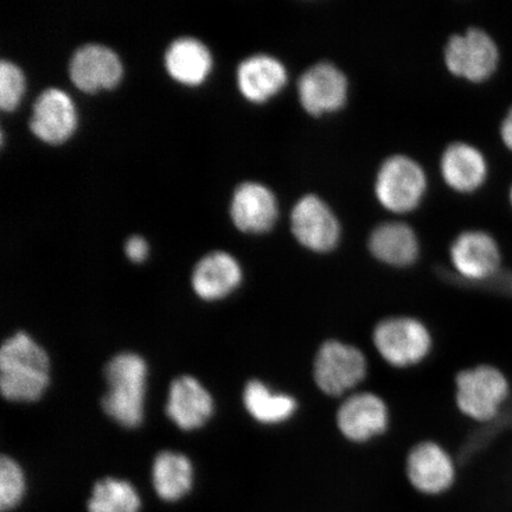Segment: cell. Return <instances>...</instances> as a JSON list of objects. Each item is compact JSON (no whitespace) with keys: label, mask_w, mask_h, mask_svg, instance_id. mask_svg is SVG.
<instances>
[{"label":"cell","mask_w":512,"mask_h":512,"mask_svg":"<svg viewBox=\"0 0 512 512\" xmlns=\"http://www.w3.org/2000/svg\"><path fill=\"white\" fill-rule=\"evenodd\" d=\"M47 351L25 332H17L0 348V390L6 400L34 402L49 386Z\"/></svg>","instance_id":"obj_1"},{"label":"cell","mask_w":512,"mask_h":512,"mask_svg":"<svg viewBox=\"0 0 512 512\" xmlns=\"http://www.w3.org/2000/svg\"><path fill=\"white\" fill-rule=\"evenodd\" d=\"M108 392L102 408L117 424L138 427L144 418L147 366L143 357L123 352L112 358L105 368Z\"/></svg>","instance_id":"obj_2"},{"label":"cell","mask_w":512,"mask_h":512,"mask_svg":"<svg viewBox=\"0 0 512 512\" xmlns=\"http://www.w3.org/2000/svg\"><path fill=\"white\" fill-rule=\"evenodd\" d=\"M511 393L508 375L494 364H478L457 375V407L466 418L479 424L497 420L508 405Z\"/></svg>","instance_id":"obj_3"},{"label":"cell","mask_w":512,"mask_h":512,"mask_svg":"<svg viewBox=\"0 0 512 512\" xmlns=\"http://www.w3.org/2000/svg\"><path fill=\"white\" fill-rule=\"evenodd\" d=\"M368 361L354 345L330 339L320 345L313 362V379L320 392L338 398L366 379Z\"/></svg>","instance_id":"obj_4"},{"label":"cell","mask_w":512,"mask_h":512,"mask_svg":"<svg viewBox=\"0 0 512 512\" xmlns=\"http://www.w3.org/2000/svg\"><path fill=\"white\" fill-rule=\"evenodd\" d=\"M373 342L389 366L409 368L426 360L433 339L427 326L412 317H390L376 325Z\"/></svg>","instance_id":"obj_5"},{"label":"cell","mask_w":512,"mask_h":512,"mask_svg":"<svg viewBox=\"0 0 512 512\" xmlns=\"http://www.w3.org/2000/svg\"><path fill=\"white\" fill-rule=\"evenodd\" d=\"M448 70L473 83L488 81L502 63V51L494 36L482 28L467 29L454 35L445 48Z\"/></svg>","instance_id":"obj_6"},{"label":"cell","mask_w":512,"mask_h":512,"mask_svg":"<svg viewBox=\"0 0 512 512\" xmlns=\"http://www.w3.org/2000/svg\"><path fill=\"white\" fill-rule=\"evenodd\" d=\"M427 189L424 169L407 156L384 160L375 182V194L381 206L396 214H405L419 206Z\"/></svg>","instance_id":"obj_7"},{"label":"cell","mask_w":512,"mask_h":512,"mask_svg":"<svg viewBox=\"0 0 512 512\" xmlns=\"http://www.w3.org/2000/svg\"><path fill=\"white\" fill-rule=\"evenodd\" d=\"M452 265L469 283L482 284L502 271L503 249L485 230H466L458 235L450 249Z\"/></svg>","instance_id":"obj_8"},{"label":"cell","mask_w":512,"mask_h":512,"mask_svg":"<svg viewBox=\"0 0 512 512\" xmlns=\"http://www.w3.org/2000/svg\"><path fill=\"white\" fill-rule=\"evenodd\" d=\"M290 221L294 238L311 252L329 253L341 240V223L328 203L316 195L300 198Z\"/></svg>","instance_id":"obj_9"},{"label":"cell","mask_w":512,"mask_h":512,"mask_svg":"<svg viewBox=\"0 0 512 512\" xmlns=\"http://www.w3.org/2000/svg\"><path fill=\"white\" fill-rule=\"evenodd\" d=\"M70 81L81 92L95 94L111 91L124 78V64L114 50L89 43L75 50L69 61Z\"/></svg>","instance_id":"obj_10"},{"label":"cell","mask_w":512,"mask_h":512,"mask_svg":"<svg viewBox=\"0 0 512 512\" xmlns=\"http://www.w3.org/2000/svg\"><path fill=\"white\" fill-rule=\"evenodd\" d=\"M79 125L78 110L70 95L60 88H47L37 96L29 127L37 139L49 145L67 143Z\"/></svg>","instance_id":"obj_11"},{"label":"cell","mask_w":512,"mask_h":512,"mask_svg":"<svg viewBox=\"0 0 512 512\" xmlns=\"http://www.w3.org/2000/svg\"><path fill=\"white\" fill-rule=\"evenodd\" d=\"M348 93L347 76L330 62L315 64L298 80L300 105L315 117L341 110L347 102Z\"/></svg>","instance_id":"obj_12"},{"label":"cell","mask_w":512,"mask_h":512,"mask_svg":"<svg viewBox=\"0 0 512 512\" xmlns=\"http://www.w3.org/2000/svg\"><path fill=\"white\" fill-rule=\"evenodd\" d=\"M389 420L386 402L379 395L368 392L348 396L336 415L339 432L356 444L380 437L388 430Z\"/></svg>","instance_id":"obj_13"},{"label":"cell","mask_w":512,"mask_h":512,"mask_svg":"<svg viewBox=\"0 0 512 512\" xmlns=\"http://www.w3.org/2000/svg\"><path fill=\"white\" fill-rule=\"evenodd\" d=\"M407 477L416 491L437 496L451 489L456 482V465L444 447L424 441L408 454Z\"/></svg>","instance_id":"obj_14"},{"label":"cell","mask_w":512,"mask_h":512,"mask_svg":"<svg viewBox=\"0 0 512 512\" xmlns=\"http://www.w3.org/2000/svg\"><path fill=\"white\" fill-rule=\"evenodd\" d=\"M234 226L247 234H265L279 216L277 197L258 182H245L235 189L229 209Z\"/></svg>","instance_id":"obj_15"},{"label":"cell","mask_w":512,"mask_h":512,"mask_svg":"<svg viewBox=\"0 0 512 512\" xmlns=\"http://www.w3.org/2000/svg\"><path fill=\"white\" fill-rule=\"evenodd\" d=\"M236 80L243 98L252 104H264L283 91L288 73L277 57L256 54L239 64Z\"/></svg>","instance_id":"obj_16"},{"label":"cell","mask_w":512,"mask_h":512,"mask_svg":"<svg viewBox=\"0 0 512 512\" xmlns=\"http://www.w3.org/2000/svg\"><path fill=\"white\" fill-rule=\"evenodd\" d=\"M213 412V398L195 377L181 376L171 383L166 414L181 430L201 428Z\"/></svg>","instance_id":"obj_17"},{"label":"cell","mask_w":512,"mask_h":512,"mask_svg":"<svg viewBox=\"0 0 512 512\" xmlns=\"http://www.w3.org/2000/svg\"><path fill=\"white\" fill-rule=\"evenodd\" d=\"M242 278L239 261L227 252L216 251L197 262L191 285L198 297L214 302L233 293L240 286Z\"/></svg>","instance_id":"obj_18"},{"label":"cell","mask_w":512,"mask_h":512,"mask_svg":"<svg viewBox=\"0 0 512 512\" xmlns=\"http://www.w3.org/2000/svg\"><path fill=\"white\" fill-rule=\"evenodd\" d=\"M441 175L448 187L470 194L482 188L489 175L484 153L469 143H453L441 157Z\"/></svg>","instance_id":"obj_19"},{"label":"cell","mask_w":512,"mask_h":512,"mask_svg":"<svg viewBox=\"0 0 512 512\" xmlns=\"http://www.w3.org/2000/svg\"><path fill=\"white\" fill-rule=\"evenodd\" d=\"M166 72L183 86H201L213 70V55L202 41L195 37H179L164 55Z\"/></svg>","instance_id":"obj_20"},{"label":"cell","mask_w":512,"mask_h":512,"mask_svg":"<svg viewBox=\"0 0 512 512\" xmlns=\"http://www.w3.org/2000/svg\"><path fill=\"white\" fill-rule=\"evenodd\" d=\"M369 249L382 264L407 267L418 259L420 246L418 236L408 224L386 222L371 232Z\"/></svg>","instance_id":"obj_21"},{"label":"cell","mask_w":512,"mask_h":512,"mask_svg":"<svg viewBox=\"0 0 512 512\" xmlns=\"http://www.w3.org/2000/svg\"><path fill=\"white\" fill-rule=\"evenodd\" d=\"M194 482V469L184 454L159 453L152 466V484L156 494L165 502H177L187 496Z\"/></svg>","instance_id":"obj_22"},{"label":"cell","mask_w":512,"mask_h":512,"mask_svg":"<svg viewBox=\"0 0 512 512\" xmlns=\"http://www.w3.org/2000/svg\"><path fill=\"white\" fill-rule=\"evenodd\" d=\"M246 411L260 424L279 425L290 420L298 411L296 398L286 393H277L259 380H252L243 390Z\"/></svg>","instance_id":"obj_23"},{"label":"cell","mask_w":512,"mask_h":512,"mask_svg":"<svg viewBox=\"0 0 512 512\" xmlns=\"http://www.w3.org/2000/svg\"><path fill=\"white\" fill-rule=\"evenodd\" d=\"M87 508L88 512H139L142 499L131 483L108 477L95 483Z\"/></svg>","instance_id":"obj_24"},{"label":"cell","mask_w":512,"mask_h":512,"mask_svg":"<svg viewBox=\"0 0 512 512\" xmlns=\"http://www.w3.org/2000/svg\"><path fill=\"white\" fill-rule=\"evenodd\" d=\"M25 476L22 467L10 457L0 459V509H15L25 495Z\"/></svg>","instance_id":"obj_25"},{"label":"cell","mask_w":512,"mask_h":512,"mask_svg":"<svg viewBox=\"0 0 512 512\" xmlns=\"http://www.w3.org/2000/svg\"><path fill=\"white\" fill-rule=\"evenodd\" d=\"M27 80L21 67L9 60L0 62V107L4 112H14L21 105Z\"/></svg>","instance_id":"obj_26"},{"label":"cell","mask_w":512,"mask_h":512,"mask_svg":"<svg viewBox=\"0 0 512 512\" xmlns=\"http://www.w3.org/2000/svg\"><path fill=\"white\" fill-rule=\"evenodd\" d=\"M125 253L132 262L140 264L149 255V243L146 242L143 236L133 235L125 243Z\"/></svg>","instance_id":"obj_27"},{"label":"cell","mask_w":512,"mask_h":512,"mask_svg":"<svg viewBox=\"0 0 512 512\" xmlns=\"http://www.w3.org/2000/svg\"><path fill=\"white\" fill-rule=\"evenodd\" d=\"M499 137H501L504 146L512 152V105L505 112L501 125H499Z\"/></svg>","instance_id":"obj_28"},{"label":"cell","mask_w":512,"mask_h":512,"mask_svg":"<svg viewBox=\"0 0 512 512\" xmlns=\"http://www.w3.org/2000/svg\"><path fill=\"white\" fill-rule=\"evenodd\" d=\"M508 197H509L510 206L512 208V184H511V187H510L509 192H508Z\"/></svg>","instance_id":"obj_29"}]
</instances>
